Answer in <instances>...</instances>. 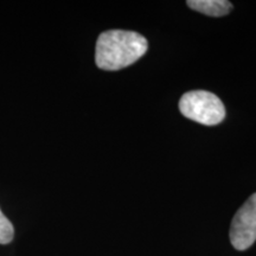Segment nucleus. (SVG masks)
Masks as SVG:
<instances>
[{"label":"nucleus","mask_w":256,"mask_h":256,"mask_svg":"<svg viewBox=\"0 0 256 256\" xmlns=\"http://www.w3.org/2000/svg\"><path fill=\"white\" fill-rule=\"evenodd\" d=\"M147 48L146 38L138 32L124 30L102 32L96 42V66L108 72L124 69L142 58Z\"/></svg>","instance_id":"f257e3e1"},{"label":"nucleus","mask_w":256,"mask_h":256,"mask_svg":"<svg viewBox=\"0 0 256 256\" xmlns=\"http://www.w3.org/2000/svg\"><path fill=\"white\" fill-rule=\"evenodd\" d=\"M179 110L188 119L206 126H215L226 118V108L220 98L210 92L192 90L182 96Z\"/></svg>","instance_id":"f03ea898"},{"label":"nucleus","mask_w":256,"mask_h":256,"mask_svg":"<svg viewBox=\"0 0 256 256\" xmlns=\"http://www.w3.org/2000/svg\"><path fill=\"white\" fill-rule=\"evenodd\" d=\"M230 242L238 250H246L256 241V194H252L234 216Z\"/></svg>","instance_id":"7ed1b4c3"},{"label":"nucleus","mask_w":256,"mask_h":256,"mask_svg":"<svg viewBox=\"0 0 256 256\" xmlns=\"http://www.w3.org/2000/svg\"><path fill=\"white\" fill-rule=\"evenodd\" d=\"M188 8L211 17H222L232 10V4L226 0H188Z\"/></svg>","instance_id":"20e7f679"},{"label":"nucleus","mask_w":256,"mask_h":256,"mask_svg":"<svg viewBox=\"0 0 256 256\" xmlns=\"http://www.w3.org/2000/svg\"><path fill=\"white\" fill-rule=\"evenodd\" d=\"M14 228L10 220L0 210V244H8L14 240Z\"/></svg>","instance_id":"39448f33"}]
</instances>
